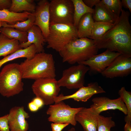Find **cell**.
Instances as JSON below:
<instances>
[{"instance_id": "74e56055", "label": "cell", "mask_w": 131, "mask_h": 131, "mask_svg": "<svg viewBox=\"0 0 131 131\" xmlns=\"http://www.w3.org/2000/svg\"><path fill=\"white\" fill-rule=\"evenodd\" d=\"M124 129V131H131V123H126Z\"/></svg>"}, {"instance_id": "ffe728a7", "label": "cell", "mask_w": 131, "mask_h": 131, "mask_svg": "<svg viewBox=\"0 0 131 131\" xmlns=\"http://www.w3.org/2000/svg\"><path fill=\"white\" fill-rule=\"evenodd\" d=\"M92 14L95 21H101L115 24L117 19L100 1L95 6Z\"/></svg>"}, {"instance_id": "4dcf8cb0", "label": "cell", "mask_w": 131, "mask_h": 131, "mask_svg": "<svg viewBox=\"0 0 131 131\" xmlns=\"http://www.w3.org/2000/svg\"><path fill=\"white\" fill-rule=\"evenodd\" d=\"M8 121V114L0 117V131H10Z\"/></svg>"}, {"instance_id": "e575fe53", "label": "cell", "mask_w": 131, "mask_h": 131, "mask_svg": "<svg viewBox=\"0 0 131 131\" xmlns=\"http://www.w3.org/2000/svg\"><path fill=\"white\" fill-rule=\"evenodd\" d=\"M28 107L29 110L32 112H36L40 109L32 100L28 103Z\"/></svg>"}, {"instance_id": "6da1fadb", "label": "cell", "mask_w": 131, "mask_h": 131, "mask_svg": "<svg viewBox=\"0 0 131 131\" xmlns=\"http://www.w3.org/2000/svg\"><path fill=\"white\" fill-rule=\"evenodd\" d=\"M130 12L122 9L114 26L100 39L94 41L98 49H105L131 56Z\"/></svg>"}, {"instance_id": "d590c367", "label": "cell", "mask_w": 131, "mask_h": 131, "mask_svg": "<svg viewBox=\"0 0 131 131\" xmlns=\"http://www.w3.org/2000/svg\"><path fill=\"white\" fill-rule=\"evenodd\" d=\"M32 101L40 109L44 105L42 100L39 97H36Z\"/></svg>"}, {"instance_id": "484cf974", "label": "cell", "mask_w": 131, "mask_h": 131, "mask_svg": "<svg viewBox=\"0 0 131 131\" xmlns=\"http://www.w3.org/2000/svg\"><path fill=\"white\" fill-rule=\"evenodd\" d=\"M114 24L101 21H94V26L89 38L93 40L100 39L113 26Z\"/></svg>"}, {"instance_id": "8fae6325", "label": "cell", "mask_w": 131, "mask_h": 131, "mask_svg": "<svg viewBox=\"0 0 131 131\" xmlns=\"http://www.w3.org/2000/svg\"><path fill=\"white\" fill-rule=\"evenodd\" d=\"M120 54L119 52L106 49L103 52L94 55L80 64L88 66L89 70L92 72L101 73Z\"/></svg>"}, {"instance_id": "e0dca14e", "label": "cell", "mask_w": 131, "mask_h": 131, "mask_svg": "<svg viewBox=\"0 0 131 131\" xmlns=\"http://www.w3.org/2000/svg\"><path fill=\"white\" fill-rule=\"evenodd\" d=\"M27 32V41L20 44L21 48H25L34 44L36 48L37 53L44 52L43 45L45 42V38L40 28L34 25Z\"/></svg>"}, {"instance_id": "cb8c5ba5", "label": "cell", "mask_w": 131, "mask_h": 131, "mask_svg": "<svg viewBox=\"0 0 131 131\" xmlns=\"http://www.w3.org/2000/svg\"><path fill=\"white\" fill-rule=\"evenodd\" d=\"M74 7L73 24L77 28L79 21L85 14L88 13L93 14L94 9L87 6L82 0H72Z\"/></svg>"}, {"instance_id": "277c9868", "label": "cell", "mask_w": 131, "mask_h": 131, "mask_svg": "<svg viewBox=\"0 0 131 131\" xmlns=\"http://www.w3.org/2000/svg\"><path fill=\"white\" fill-rule=\"evenodd\" d=\"M22 73L20 65L12 63L5 66L0 72V94L8 98L23 90Z\"/></svg>"}, {"instance_id": "ab89813d", "label": "cell", "mask_w": 131, "mask_h": 131, "mask_svg": "<svg viewBox=\"0 0 131 131\" xmlns=\"http://www.w3.org/2000/svg\"><path fill=\"white\" fill-rule=\"evenodd\" d=\"M2 22L0 21V29L2 27Z\"/></svg>"}, {"instance_id": "8992f818", "label": "cell", "mask_w": 131, "mask_h": 131, "mask_svg": "<svg viewBox=\"0 0 131 131\" xmlns=\"http://www.w3.org/2000/svg\"><path fill=\"white\" fill-rule=\"evenodd\" d=\"M32 89L36 96L41 99L44 105H52L60 90L57 81L55 78H46L36 80Z\"/></svg>"}, {"instance_id": "ba28073f", "label": "cell", "mask_w": 131, "mask_h": 131, "mask_svg": "<svg viewBox=\"0 0 131 131\" xmlns=\"http://www.w3.org/2000/svg\"><path fill=\"white\" fill-rule=\"evenodd\" d=\"M82 107L72 108L61 101L50 105L46 111L49 115L48 120L54 123H68L75 126L77 124L75 116Z\"/></svg>"}, {"instance_id": "4316f807", "label": "cell", "mask_w": 131, "mask_h": 131, "mask_svg": "<svg viewBox=\"0 0 131 131\" xmlns=\"http://www.w3.org/2000/svg\"><path fill=\"white\" fill-rule=\"evenodd\" d=\"M35 17L33 13H31L26 20L18 22L13 25H10L2 22V27H10L19 31L27 32L34 25Z\"/></svg>"}, {"instance_id": "2e32d148", "label": "cell", "mask_w": 131, "mask_h": 131, "mask_svg": "<svg viewBox=\"0 0 131 131\" xmlns=\"http://www.w3.org/2000/svg\"><path fill=\"white\" fill-rule=\"evenodd\" d=\"M98 116L91 107H82L76 114L75 118L84 131H97Z\"/></svg>"}, {"instance_id": "7402d4cb", "label": "cell", "mask_w": 131, "mask_h": 131, "mask_svg": "<svg viewBox=\"0 0 131 131\" xmlns=\"http://www.w3.org/2000/svg\"><path fill=\"white\" fill-rule=\"evenodd\" d=\"M31 13L26 12L16 13L6 9L0 10V21L13 25L26 20Z\"/></svg>"}, {"instance_id": "4fadbf2b", "label": "cell", "mask_w": 131, "mask_h": 131, "mask_svg": "<svg viewBox=\"0 0 131 131\" xmlns=\"http://www.w3.org/2000/svg\"><path fill=\"white\" fill-rule=\"evenodd\" d=\"M93 104L91 107L97 115H100L102 112L109 110L118 109L126 115V107L121 99L119 97L115 99H111L105 97L95 98L92 100Z\"/></svg>"}, {"instance_id": "f546056e", "label": "cell", "mask_w": 131, "mask_h": 131, "mask_svg": "<svg viewBox=\"0 0 131 131\" xmlns=\"http://www.w3.org/2000/svg\"><path fill=\"white\" fill-rule=\"evenodd\" d=\"M111 116L105 117L99 115L98 117L97 131H111V128L115 126V123Z\"/></svg>"}, {"instance_id": "7c38bea8", "label": "cell", "mask_w": 131, "mask_h": 131, "mask_svg": "<svg viewBox=\"0 0 131 131\" xmlns=\"http://www.w3.org/2000/svg\"><path fill=\"white\" fill-rule=\"evenodd\" d=\"M106 92L97 82H92L88 84L86 86H84L79 88L72 94L64 96L62 94H60L55 98V103L69 99H73L77 101L85 102L94 94Z\"/></svg>"}, {"instance_id": "52a82bcc", "label": "cell", "mask_w": 131, "mask_h": 131, "mask_svg": "<svg viewBox=\"0 0 131 131\" xmlns=\"http://www.w3.org/2000/svg\"><path fill=\"white\" fill-rule=\"evenodd\" d=\"M49 9L50 23L73 24L74 7L72 0H51Z\"/></svg>"}, {"instance_id": "83f0119b", "label": "cell", "mask_w": 131, "mask_h": 131, "mask_svg": "<svg viewBox=\"0 0 131 131\" xmlns=\"http://www.w3.org/2000/svg\"><path fill=\"white\" fill-rule=\"evenodd\" d=\"M118 94L127 108V113L125 117L124 121L126 123H131V92L127 91L123 87L119 90Z\"/></svg>"}, {"instance_id": "d4e9b609", "label": "cell", "mask_w": 131, "mask_h": 131, "mask_svg": "<svg viewBox=\"0 0 131 131\" xmlns=\"http://www.w3.org/2000/svg\"><path fill=\"white\" fill-rule=\"evenodd\" d=\"M0 33L9 39L18 40L20 44L27 41V32L21 31L13 28L2 27L0 29Z\"/></svg>"}, {"instance_id": "d6a6232c", "label": "cell", "mask_w": 131, "mask_h": 131, "mask_svg": "<svg viewBox=\"0 0 131 131\" xmlns=\"http://www.w3.org/2000/svg\"><path fill=\"white\" fill-rule=\"evenodd\" d=\"M12 0H0V10L9 8L11 4Z\"/></svg>"}, {"instance_id": "5b68a950", "label": "cell", "mask_w": 131, "mask_h": 131, "mask_svg": "<svg viewBox=\"0 0 131 131\" xmlns=\"http://www.w3.org/2000/svg\"><path fill=\"white\" fill-rule=\"evenodd\" d=\"M78 38L77 28L73 24L50 23L45 42L47 48L59 52L67 44Z\"/></svg>"}, {"instance_id": "3957f363", "label": "cell", "mask_w": 131, "mask_h": 131, "mask_svg": "<svg viewBox=\"0 0 131 131\" xmlns=\"http://www.w3.org/2000/svg\"><path fill=\"white\" fill-rule=\"evenodd\" d=\"M98 49L94 40L78 38L70 42L59 52L63 62L74 64H80L97 54Z\"/></svg>"}, {"instance_id": "7a4b0ae2", "label": "cell", "mask_w": 131, "mask_h": 131, "mask_svg": "<svg viewBox=\"0 0 131 131\" xmlns=\"http://www.w3.org/2000/svg\"><path fill=\"white\" fill-rule=\"evenodd\" d=\"M23 79L37 80L46 78H55L56 69L52 55L44 52L36 53L30 59L20 64Z\"/></svg>"}, {"instance_id": "1f68e13d", "label": "cell", "mask_w": 131, "mask_h": 131, "mask_svg": "<svg viewBox=\"0 0 131 131\" xmlns=\"http://www.w3.org/2000/svg\"><path fill=\"white\" fill-rule=\"evenodd\" d=\"M69 124L68 123H52L51 124L52 131H62L65 127Z\"/></svg>"}, {"instance_id": "30bf717a", "label": "cell", "mask_w": 131, "mask_h": 131, "mask_svg": "<svg viewBox=\"0 0 131 131\" xmlns=\"http://www.w3.org/2000/svg\"><path fill=\"white\" fill-rule=\"evenodd\" d=\"M131 72V56L120 54L101 74L108 78L123 77Z\"/></svg>"}, {"instance_id": "f35d334b", "label": "cell", "mask_w": 131, "mask_h": 131, "mask_svg": "<svg viewBox=\"0 0 131 131\" xmlns=\"http://www.w3.org/2000/svg\"><path fill=\"white\" fill-rule=\"evenodd\" d=\"M67 131H75V129L73 127L69 129Z\"/></svg>"}, {"instance_id": "9c48e42d", "label": "cell", "mask_w": 131, "mask_h": 131, "mask_svg": "<svg viewBox=\"0 0 131 131\" xmlns=\"http://www.w3.org/2000/svg\"><path fill=\"white\" fill-rule=\"evenodd\" d=\"M89 70L88 66L82 64L70 66L63 71L61 77L57 81L58 84L60 87L79 89L84 86L85 75Z\"/></svg>"}, {"instance_id": "603a6c76", "label": "cell", "mask_w": 131, "mask_h": 131, "mask_svg": "<svg viewBox=\"0 0 131 131\" xmlns=\"http://www.w3.org/2000/svg\"><path fill=\"white\" fill-rule=\"evenodd\" d=\"M36 6L33 0H12L8 10L16 13L26 12L33 13L35 11Z\"/></svg>"}, {"instance_id": "8d00e7d4", "label": "cell", "mask_w": 131, "mask_h": 131, "mask_svg": "<svg viewBox=\"0 0 131 131\" xmlns=\"http://www.w3.org/2000/svg\"><path fill=\"white\" fill-rule=\"evenodd\" d=\"M121 3L123 7L128 9L131 12V0H122Z\"/></svg>"}, {"instance_id": "9a60e30c", "label": "cell", "mask_w": 131, "mask_h": 131, "mask_svg": "<svg viewBox=\"0 0 131 131\" xmlns=\"http://www.w3.org/2000/svg\"><path fill=\"white\" fill-rule=\"evenodd\" d=\"M49 2L41 0L37 3L33 13L35 17L34 25L39 27L46 38L49 33L50 25Z\"/></svg>"}, {"instance_id": "836d02e7", "label": "cell", "mask_w": 131, "mask_h": 131, "mask_svg": "<svg viewBox=\"0 0 131 131\" xmlns=\"http://www.w3.org/2000/svg\"><path fill=\"white\" fill-rule=\"evenodd\" d=\"M84 3L88 7L92 8L93 7L95 6L99 2L100 0H83Z\"/></svg>"}, {"instance_id": "5bb4252c", "label": "cell", "mask_w": 131, "mask_h": 131, "mask_svg": "<svg viewBox=\"0 0 131 131\" xmlns=\"http://www.w3.org/2000/svg\"><path fill=\"white\" fill-rule=\"evenodd\" d=\"M8 114V123L10 131H27L29 128L26 120L30 117L23 106L11 108Z\"/></svg>"}, {"instance_id": "ac0fdd59", "label": "cell", "mask_w": 131, "mask_h": 131, "mask_svg": "<svg viewBox=\"0 0 131 131\" xmlns=\"http://www.w3.org/2000/svg\"><path fill=\"white\" fill-rule=\"evenodd\" d=\"M94 23L92 14L88 13L84 15L80 19L77 27L78 38H89Z\"/></svg>"}, {"instance_id": "44dd1931", "label": "cell", "mask_w": 131, "mask_h": 131, "mask_svg": "<svg viewBox=\"0 0 131 131\" xmlns=\"http://www.w3.org/2000/svg\"><path fill=\"white\" fill-rule=\"evenodd\" d=\"M20 43L17 40L11 39L0 34V57H4L21 49Z\"/></svg>"}, {"instance_id": "d6986e66", "label": "cell", "mask_w": 131, "mask_h": 131, "mask_svg": "<svg viewBox=\"0 0 131 131\" xmlns=\"http://www.w3.org/2000/svg\"><path fill=\"white\" fill-rule=\"evenodd\" d=\"M37 53L36 48L34 44L24 49H21L4 57L0 60V69L5 64L17 58L24 57L26 59L32 58Z\"/></svg>"}, {"instance_id": "f1b7e54d", "label": "cell", "mask_w": 131, "mask_h": 131, "mask_svg": "<svg viewBox=\"0 0 131 131\" xmlns=\"http://www.w3.org/2000/svg\"><path fill=\"white\" fill-rule=\"evenodd\" d=\"M101 2L118 19L123 9L121 1L120 0H102Z\"/></svg>"}]
</instances>
